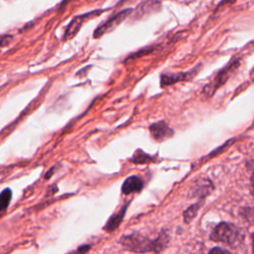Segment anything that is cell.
<instances>
[{
  "mask_svg": "<svg viewBox=\"0 0 254 254\" xmlns=\"http://www.w3.org/2000/svg\"><path fill=\"white\" fill-rule=\"evenodd\" d=\"M119 242L132 252L147 253V252H160L169 242V235L161 233L156 239H150L138 233H130L123 235Z\"/></svg>",
  "mask_w": 254,
  "mask_h": 254,
  "instance_id": "6da1fadb",
  "label": "cell"
},
{
  "mask_svg": "<svg viewBox=\"0 0 254 254\" xmlns=\"http://www.w3.org/2000/svg\"><path fill=\"white\" fill-rule=\"evenodd\" d=\"M239 65H240V59H238V58L232 59L223 68H221L216 73V75L210 82H208L207 84L204 85V87L202 89L203 94L206 97H211L215 93V91L227 81V79L239 67Z\"/></svg>",
  "mask_w": 254,
  "mask_h": 254,
  "instance_id": "7a4b0ae2",
  "label": "cell"
},
{
  "mask_svg": "<svg viewBox=\"0 0 254 254\" xmlns=\"http://www.w3.org/2000/svg\"><path fill=\"white\" fill-rule=\"evenodd\" d=\"M210 239L234 246L240 239V232L234 224L230 222H220L213 228L210 234Z\"/></svg>",
  "mask_w": 254,
  "mask_h": 254,
  "instance_id": "3957f363",
  "label": "cell"
},
{
  "mask_svg": "<svg viewBox=\"0 0 254 254\" xmlns=\"http://www.w3.org/2000/svg\"><path fill=\"white\" fill-rule=\"evenodd\" d=\"M133 12L132 8L123 9L119 12H117L115 15L109 17L104 23H102L100 26H98L94 32H93V38L98 39L104 36L105 34H108L112 32L115 28H117L125 19H127L128 16Z\"/></svg>",
  "mask_w": 254,
  "mask_h": 254,
  "instance_id": "277c9868",
  "label": "cell"
},
{
  "mask_svg": "<svg viewBox=\"0 0 254 254\" xmlns=\"http://www.w3.org/2000/svg\"><path fill=\"white\" fill-rule=\"evenodd\" d=\"M103 12V10H93V11H90V12H87V13H84V14H81V15H77V16H74L70 22L68 23V25L66 26L64 32V36H63V39L64 41H68V40H71L78 32L79 30L81 29L82 25L87 22L88 20L92 19V18H95L97 17L99 14H101Z\"/></svg>",
  "mask_w": 254,
  "mask_h": 254,
  "instance_id": "5b68a950",
  "label": "cell"
},
{
  "mask_svg": "<svg viewBox=\"0 0 254 254\" xmlns=\"http://www.w3.org/2000/svg\"><path fill=\"white\" fill-rule=\"evenodd\" d=\"M200 68H201V64H199L188 71L162 73L161 79H160L161 86L165 87V86H169V85H172V84L180 82V81L191 80L199 72Z\"/></svg>",
  "mask_w": 254,
  "mask_h": 254,
  "instance_id": "8992f818",
  "label": "cell"
},
{
  "mask_svg": "<svg viewBox=\"0 0 254 254\" xmlns=\"http://www.w3.org/2000/svg\"><path fill=\"white\" fill-rule=\"evenodd\" d=\"M151 136L158 142H163L174 135V130L165 121H159L153 123L149 127Z\"/></svg>",
  "mask_w": 254,
  "mask_h": 254,
  "instance_id": "52a82bcc",
  "label": "cell"
},
{
  "mask_svg": "<svg viewBox=\"0 0 254 254\" xmlns=\"http://www.w3.org/2000/svg\"><path fill=\"white\" fill-rule=\"evenodd\" d=\"M143 187H144V182L140 177L130 176L124 181L121 190L124 194H130V193L141 191Z\"/></svg>",
  "mask_w": 254,
  "mask_h": 254,
  "instance_id": "ba28073f",
  "label": "cell"
},
{
  "mask_svg": "<svg viewBox=\"0 0 254 254\" xmlns=\"http://www.w3.org/2000/svg\"><path fill=\"white\" fill-rule=\"evenodd\" d=\"M129 203H130V201L126 202V203L120 208V210H119L118 212H116V213H114V214H112V215L110 216V218L108 219V221L105 223V225H104V227H103V229H104L105 231H107V232H112V231H114L115 229L118 228V226L121 224V222H122V220H123V217H124V215H125V213H126V209H127V207H128Z\"/></svg>",
  "mask_w": 254,
  "mask_h": 254,
  "instance_id": "9c48e42d",
  "label": "cell"
},
{
  "mask_svg": "<svg viewBox=\"0 0 254 254\" xmlns=\"http://www.w3.org/2000/svg\"><path fill=\"white\" fill-rule=\"evenodd\" d=\"M212 190H213V187L211 183L207 179H203L196 182V184L192 187L191 193H192V196H201L203 198Z\"/></svg>",
  "mask_w": 254,
  "mask_h": 254,
  "instance_id": "30bf717a",
  "label": "cell"
},
{
  "mask_svg": "<svg viewBox=\"0 0 254 254\" xmlns=\"http://www.w3.org/2000/svg\"><path fill=\"white\" fill-rule=\"evenodd\" d=\"M160 7V2L158 1H154V0H150V1H146L141 3L134 11V16H138L139 18H141L142 16H145L147 14L153 13L155 11H157Z\"/></svg>",
  "mask_w": 254,
  "mask_h": 254,
  "instance_id": "8fae6325",
  "label": "cell"
},
{
  "mask_svg": "<svg viewBox=\"0 0 254 254\" xmlns=\"http://www.w3.org/2000/svg\"><path fill=\"white\" fill-rule=\"evenodd\" d=\"M204 199L201 198L199 201L191 204L190 206H189L185 211H184V219L185 222L190 223V221H192L194 219V217L197 215V212L199 210V208L201 207V205L203 204Z\"/></svg>",
  "mask_w": 254,
  "mask_h": 254,
  "instance_id": "7c38bea8",
  "label": "cell"
},
{
  "mask_svg": "<svg viewBox=\"0 0 254 254\" xmlns=\"http://www.w3.org/2000/svg\"><path fill=\"white\" fill-rule=\"evenodd\" d=\"M11 198L12 192L10 189H5L0 192V217L6 212Z\"/></svg>",
  "mask_w": 254,
  "mask_h": 254,
  "instance_id": "4fadbf2b",
  "label": "cell"
},
{
  "mask_svg": "<svg viewBox=\"0 0 254 254\" xmlns=\"http://www.w3.org/2000/svg\"><path fill=\"white\" fill-rule=\"evenodd\" d=\"M130 161L134 164H148V163L154 161V157H152L151 155L138 149L135 151V153L133 154Z\"/></svg>",
  "mask_w": 254,
  "mask_h": 254,
  "instance_id": "5bb4252c",
  "label": "cell"
},
{
  "mask_svg": "<svg viewBox=\"0 0 254 254\" xmlns=\"http://www.w3.org/2000/svg\"><path fill=\"white\" fill-rule=\"evenodd\" d=\"M153 50H154V47H148V48H144V49H142V50H140V51H137L136 53H133V54L129 55V57L126 59V61H128V60H134V59H138V58H140V57H142V56L148 55V54H150V53H151Z\"/></svg>",
  "mask_w": 254,
  "mask_h": 254,
  "instance_id": "9a60e30c",
  "label": "cell"
},
{
  "mask_svg": "<svg viewBox=\"0 0 254 254\" xmlns=\"http://www.w3.org/2000/svg\"><path fill=\"white\" fill-rule=\"evenodd\" d=\"M12 41H13V36L12 35H9V34L1 35L0 36V49L9 46Z\"/></svg>",
  "mask_w": 254,
  "mask_h": 254,
  "instance_id": "2e32d148",
  "label": "cell"
},
{
  "mask_svg": "<svg viewBox=\"0 0 254 254\" xmlns=\"http://www.w3.org/2000/svg\"><path fill=\"white\" fill-rule=\"evenodd\" d=\"M90 249V245L88 244H84V245H81L79 246L75 251L71 252L70 254H86Z\"/></svg>",
  "mask_w": 254,
  "mask_h": 254,
  "instance_id": "e0dca14e",
  "label": "cell"
},
{
  "mask_svg": "<svg viewBox=\"0 0 254 254\" xmlns=\"http://www.w3.org/2000/svg\"><path fill=\"white\" fill-rule=\"evenodd\" d=\"M208 254H232L231 252H229L228 250L221 248V247H214L212 248Z\"/></svg>",
  "mask_w": 254,
  "mask_h": 254,
  "instance_id": "ac0fdd59",
  "label": "cell"
},
{
  "mask_svg": "<svg viewBox=\"0 0 254 254\" xmlns=\"http://www.w3.org/2000/svg\"><path fill=\"white\" fill-rule=\"evenodd\" d=\"M233 2H235V0H223V1H222V2H221V3H220V4H219V5H218V7H220V6H221V5H225V4H229V3H230V4H231V3H233ZM218 7H217V8H218Z\"/></svg>",
  "mask_w": 254,
  "mask_h": 254,
  "instance_id": "d6986e66",
  "label": "cell"
},
{
  "mask_svg": "<svg viewBox=\"0 0 254 254\" xmlns=\"http://www.w3.org/2000/svg\"><path fill=\"white\" fill-rule=\"evenodd\" d=\"M250 182H251V190H252V192H253V195H254V173L251 176Z\"/></svg>",
  "mask_w": 254,
  "mask_h": 254,
  "instance_id": "ffe728a7",
  "label": "cell"
},
{
  "mask_svg": "<svg viewBox=\"0 0 254 254\" xmlns=\"http://www.w3.org/2000/svg\"><path fill=\"white\" fill-rule=\"evenodd\" d=\"M70 1H72V0H64V1L61 3L60 8H61V9H64V6H65L67 3H69Z\"/></svg>",
  "mask_w": 254,
  "mask_h": 254,
  "instance_id": "44dd1931",
  "label": "cell"
},
{
  "mask_svg": "<svg viewBox=\"0 0 254 254\" xmlns=\"http://www.w3.org/2000/svg\"><path fill=\"white\" fill-rule=\"evenodd\" d=\"M252 248H253V254H254V233L252 234Z\"/></svg>",
  "mask_w": 254,
  "mask_h": 254,
  "instance_id": "7402d4cb",
  "label": "cell"
}]
</instances>
